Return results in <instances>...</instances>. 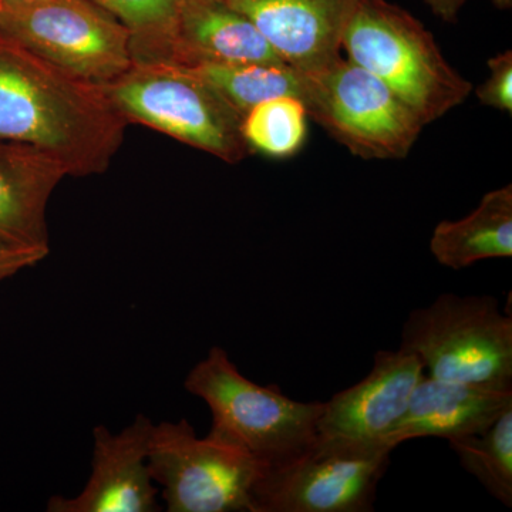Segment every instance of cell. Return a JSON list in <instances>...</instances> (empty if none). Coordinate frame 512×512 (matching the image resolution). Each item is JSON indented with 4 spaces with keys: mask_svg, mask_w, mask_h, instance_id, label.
I'll list each match as a JSON object with an SVG mask.
<instances>
[{
    "mask_svg": "<svg viewBox=\"0 0 512 512\" xmlns=\"http://www.w3.org/2000/svg\"><path fill=\"white\" fill-rule=\"evenodd\" d=\"M127 126L99 84L0 33V143L36 148L67 175L87 177L109 168Z\"/></svg>",
    "mask_w": 512,
    "mask_h": 512,
    "instance_id": "obj_1",
    "label": "cell"
},
{
    "mask_svg": "<svg viewBox=\"0 0 512 512\" xmlns=\"http://www.w3.org/2000/svg\"><path fill=\"white\" fill-rule=\"evenodd\" d=\"M348 59L379 77L424 126L461 106L473 84L419 19L387 0H359L342 39Z\"/></svg>",
    "mask_w": 512,
    "mask_h": 512,
    "instance_id": "obj_2",
    "label": "cell"
},
{
    "mask_svg": "<svg viewBox=\"0 0 512 512\" xmlns=\"http://www.w3.org/2000/svg\"><path fill=\"white\" fill-rule=\"evenodd\" d=\"M185 390L210 407L208 436L251 454L265 467L295 457L319 436L323 403L289 399L278 386L241 375L220 346L192 367Z\"/></svg>",
    "mask_w": 512,
    "mask_h": 512,
    "instance_id": "obj_3",
    "label": "cell"
},
{
    "mask_svg": "<svg viewBox=\"0 0 512 512\" xmlns=\"http://www.w3.org/2000/svg\"><path fill=\"white\" fill-rule=\"evenodd\" d=\"M101 87L127 123L154 128L228 164L241 163L251 151L237 111L190 66L134 62Z\"/></svg>",
    "mask_w": 512,
    "mask_h": 512,
    "instance_id": "obj_4",
    "label": "cell"
},
{
    "mask_svg": "<svg viewBox=\"0 0 512 512\" xmlns=\"http://www.w3.org/2000/svg\"><path fill=\"white\" fill-rule=\"evenodd\" d=\"M400 348L419 356L433 379L512 387V319L494 296L441 293L410 313Z\"/></svg>",
    "mask_w": 512,
    "mask_h": 512,
    "instance_id": "obj_5",
    "label": "cell"
},
{
    "mask_svg": "<svg viewBox=\"0 0 512 512\" xmlns=\"http://www.w3.org/2000/svg\"><path fill=\"white\" fill-rule=\"evenodd\" d=\"M308 117L363 160H402L424 123L379 77L350 59L299 72Z\"/></svg>",
    "mask_w": 512,
    "mask_h": 512,
    "instance_id": "obj_6",
    "label": "cell"
},
{
    "mask_svg": "<svg viewBox=\"0 0 512 512\" xmlns=\"http://www.w3.org/2000/svg\"><path fill=\"white\" fill-rule=\"evenodd\" d=\"M393 448L319 434L311 446L262 471L254 512H369Z\"/></svg>",
    "mask_w": 512,
    "mask_h": 512,
    "instance_id": "obj_7",
    "label": "cell"
},
{
    "mask_svg": "<svg viewBox=\"0 0 512 512\" xmlns=\"http://www.w3.org/2000/svg\"><path fill=\"white\" fill-rule=\"evenodd\" d=\"M0 33L84 82H113L134 63L130 30L92 0L0 8Z\"/></svg>",
    "mask_w": 512,
    "mask_h": 512,
    "instance_id": "obj_8",
    "label": "cell"
},
{
    "mask_svg": "<svg viewBox=\"0 0 512 512\" xmlns=\"http://www.w3.org/2000/svg\"><path fill=\"white\" fill-rule=\"evenodd\" d=\"M147 463L168 512H254V488L265 468L237 447L200 439L185 419L153 427Z\"/></svg>",
    "mask_w": 512,
    "mask_h": 512,
    "instance_id": "obj_9",
    "label": "cell"
},
{
    "mask_svg": "<svg viewBox=\"0 0 512 512\" xmlns=\"http://www.w3.org/2000/svg\"><path fill=\"white\" fill-rule=\"evenodd\" d=\"M154 424L138 414L130 426L113 434L93 430L92 474L76 497L55 495L49 512H156L158 488L148 470V446Z\"/></svg>",
    "mask_w": 512,
    "mask_h": 512,
    "instance_id": "obj_10",
    "label": "cell"
},
{
    "mask_svg": "<svg viewBox=\"0 0 512 512\" xmlns=\"http://www.w3.org/2000/svg\"><path fill=\"white\" fill-rule=\"evenodd\" d=\"M424 375L423 362L409 350H379L365 379L323 403L319 434L384 444Z\"/></svg>",
    "mask_w": 512,
    "mask_h": 512,
    "instance_id": "obj_11",
    "label": "cell"
},
{
    "mask_svg": "<svg viewBox=\"0 0 512 512\" xmlns=\"http://www.w3.org/2000/svg\"><path fill=\"white\" fill-rule=\"evenodd\" d=\"M258 28L282 62L309 72L338 59L359 0H227Z\"/></svg>",
    "mask_w": 512,
    "mask_h": 512,
    "instance_id": "obj_12",
    "label": "cell"
},
{
    "mask_svg": "<svg viewBox=\"0 0 512 512\" xmlns=\"http://www.w3.org/2000/svg\"><path fill=\"white\" fill-rule=\"evenodd\" d=\"M512 406L511 389L446 382L424 375L409 407L383 443L396 448L421 437L456 439L481 433Z\"/></svg>",
    "mask_w": 512,
    "mask_h": 512,
    "instance_id": "obj_13",
    "label": "cell"
},
{
    "mask_svg": "<svg viewBox=\"0 0 512 512\" xmlns=\"http://www.w3.org/2000/svg\"><path fill=\"white\" fill-rule=\"evenodd\" d=\"M173 63L284 62L254 23L227 0H181Z\"/></svg>",
    "mask_w": 512,
    "mask_h": 512,
    "instance_id": "obj_14",
    "label": "cell"
},
{
    "mask_svg": "<svg viewBox=\"0 0 512 512\" xmlns=\"http://www.w3.org/2000/svg\"><path fill=\"white\" fill-rule=\"evenodd\" d=\"M66 175L36 148L0 143V235L50 249L47 204Z\"/></svg>",
    "mask_w": 512,
    "mask_h": 512,
    "instance_id": "obj_15",
    "label": "cell"
},
{
    "mask_svg": "<svg viewBox=\"0 0 512 512\" xmlns=\"http://www.w3.org/2000/svg\"><path fill=\"white\" fill-rule=\"evenodd\" d=\"M434 259L460 271L484 259L512 256V185L487 192L467 217L441 221L430 239Z\"/></svg>",
    "mask_w": 512,
    "mask_h": 512,
    "instance_id": "obj_16",
    "label": "cell"
},
{
    "mask_svg": "<svg viewBox=\"0 0 512 512\" xmlns=\"http://www.w3.org/2000/svg\"><path fill=\"white\" fill-rule=\"evenodd\" d=\"M192 69L241 119L262 101L279 96L301 99V76L285 63H205Z\"/></svg>",
    "mask_w": 512,
    "mask_h": 512,
    "instance_id": "obj_17",
    "label": "cell"
},
{
    "mask_svg": "<svg viewBox=\"0 0 512 512\" xmlns=\"http://www.w3.org/2000/svg\"><path fill=\"white\" fill-rule=\"evenodd\" d=\"M461 466L491 497L512 507V406L488 429L447 440Z\"/></svg>",
    "mask_w": 512,
    "mask_h": 512,
    "instance_id": "obj_18",
    "label": "cell"
},
{
    "mask_svg": "<svg viewBox=\"0 0 512 512\" xmlns=\"http://www.w3.org/2000/svg\"><path fill=\"white\" fill-rule=\"evenodd\" d=\"M131 33L134 62H173L181 0H92Z\"/></svg>",
    "mask_w": 512,
    "mask_h": 512,
    "instance_id": "obj_19",
    "label": "cell"
},
{
    "mask_svg": "<svg viewBox=\"0 0 512 512\" xmlns=\"http://www.w3.org/2000/svg\"><path fill=\"white\" fill-rule=\"evenodd\" d=\"M241 131L249 150L268 157H291L305 144L308 113L298 97H274L242 117Z\"/></svg>",
    "mask_w": 512,
    "mask_h": 512,
    "instance_id": "obj_20",
    "label": "cell"
},
{
    "mask_svg": "<svg viewBox=\"0 0 512 512\" xmlns=\"http://www.w3.org/2000/svg\"><path fill=\"white\" fill-rule=\"evenodd\" d=\"M490 76L477 87L476 96L483 106L491 109L512 111V52L500 53L488 60Z\"/></svg>",
    "mask_w": 512,
    "mask_h": 512,
    "instance_id": "obj_21",
    "label": "cell"
},
{
    "mask_svg": "<svg viewBox=\"0 0 512 512\" xmlns=\"http://www.w3.org/2000/svg\"><path fill=\"white\" fill-rule=\"evenodd\" d=\"M49 252L50 249L32 247L0 235V282L39 264Z\"/></svg>",
    "mask_w": 512,
    "mask_h": 512,
    "instance_id": "obj_22",
    "label": "cell"
},
{
    "mask_svg": "<svg viewBox=\"0 0 512 512\" xmlns=\"http://www.w3.org/2000/svg\"><path fill=\"white\" fill-rule=\"evenodd\" d=\"M436 18L447 23L456 22L468 0H423Z\"/></svg>",
    "mask_w": 512,
    "mask_h": 512,
    "instance_id": "obj_23",
    "label": "cell"
},
{
    "mask_svg": "<svg viewBox=\"0 0 512 512\" xmlns=\"http://www.w3.org/2000/svg\"><path fill=\"white\" fill-rule=\"evenodd\" d=\"M35 2V0H0V8L5 6L23 5V3Z\"/></svg>",
    "mask_w": 512,
    "mask_h": 512,
    "instance_id": "obj_24",
    "label": "cell"
},
{
    "mask_svg": "<svg viewBox=\"0 0 512 512\" xmlns=\"http://www.w3.org/2000/svg\"><path fill=\"white\" fill-rule=\"evenodd\" d=\"M495 8L508 10L512 8V0H493Z\"/></svg>",
    "mask_w": 512,
    "mask_h": 512,
    "instance_id": "obj_25",
    "label": "cell"
}]
</instances>
